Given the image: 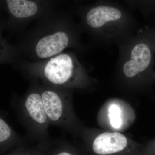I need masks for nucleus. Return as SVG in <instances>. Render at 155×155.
<instances>
[{"label":"nucleus","instance_id":"nucleus-9","mask_svg":"<svg viewBox=\"0 0 155 155\" xmlns=\"http://www.w3.org/2000/svg\"><path fill=\"white\" fill-rule=\"evenodd\" d=\"M8 8L14 17L29 18L38 14L44 0H6Z\"/></svg>","mask_w":155,"mask_h":155},{"label":"nucleus","instance_id":"nucleus-11","mask_svg":"<svg viewBox=\"0 0 155 155\" xmlns=\"http://www.w3.org/2000/svg\"><path fill=\"white\" fill-rule=\"evenodd\" d=\"M50 155H85L80 150L63 140H53Z\"/></svg>","mask_w":155,"mask_h":155},{"label":"nucleus","instance_id":"nucleus-8","mask_svg":"<svg viewBox=\"0 0 155 155\" xmlns=\"http://www.w3.org/2000/svg\"><path fill=\"white\" fill-rule=\"evenodd\" d=\"M24 144L25 139L16 132L6 118L0 114V155Z\"/></svg>","mask_w":155,"mask_h":155},{"label":"nucleus","instance_id":"nucleus-7","mask_svg":"<svg viewBox=\"0 0 155 155\" xmlns=\"http://www.w3.org/2000/svg\"><path fill=\"white\" fill-rule=\"evenodd\" d=\"M74 38L73 33L67 31H60L45 36L37 44V55L39 58H47L58 54L73 43Z\"/></svg>","mask_w":155,"mask_h":155},{"label":"nucleus","instance_id":"nucleus-10","mask_svg":"<svg viewBox=\"0 0 155 155\" xmlns=\"http://www.w3.org/2000/svg\"><path fill=\"white\" fill-rule=\"evenodd\" d=\"M53 142L45 144L37 143L32 147L21 145L2 155H50Z\"/></svg>","mask_w":155,"mask_h":155},{"label":"nucleus","instance_id":"nucleus-1","mask_svg":"<svg viewBox=\"0 0 155 155\" xmlns=\"http://www.w3.org/2000/svg\"><path fill=\"white\" fill-rule=\"evenodd\" d=\"M80 14L85 29L101 45H117L137 31L130 9L114 0H97L82 8Z\"/></svg>","mask_w":155,"mask_h":155},{"label":"nucleus","instance_id":"nucleus-13","mask_svg":"<svg viewBox=\"0 0 155 155\" xmlns=\"http://www.w3.org/2000/svg\"><path fill=\"white\" fill-rule=\"evenodd\" d=\"M130 10H139L142 14H148L155 9V0H123Z\"/></svg>","mask_w":155,"mask_h":155},{"label":"nucleus","instance_id":"nucleus-12","mask_svg":"<svg viewBox=\"0 0 155 155\" xmlns=\"http://www.w3.org/2000/svg\"><path fill=\"white\" fill-rule=\"evenodd\" d=\"M108 116L111 126L114 129H120L124 124L123 111L117 103H112L108 109Z\"/></svg>","mask_w":155,"mask_h":155},{"label":"nucleus","instance_id":"nucleus-5","mask_svg":"<svg viewBox=\"0 0 155 155\" xmlns=\"http://www.w3.org/2000/svg\"><path fill=\"white\" fill-rule=\"evenodd\" d=\"M39 88L50 125L79 135L83 127L74 112L70 90L52 85Z\"/></svg>","mask_w":155,"mask_h":155},{"label":"nucleus","instance_id":"nucleus-2","mask_svg":"<svg viewBox=\"0 0 155 155\" xmlns=\"http://www.w3.org/2000/svg\"><path fill=\"white\" fill-rule=\"evenodd\" d=\"M119 56L116 65V80L123 88L136 87L154 62L155 50L140 29L132 36L117 45Z\"/></svg>","mask_w":155,"mask_h":155},{"label":"nucleus","instance_id":"nucleus-6","mask_svg":"<svg viewBox=\"0 0 155 155\" xmlns=\"http://www.w3.org/2000/svg\"><path fill=\"white\" fill-rule=\"evenodd\" d=\"M79 136L96 155H127L132 151V141L118 132H103L92 137L82 129Z\"/></svg>","mask_w":155,"mask_h":155},{"label":"nucleus","instance_id":"nucleus-4","mask_svg":"<svg viewBox=\"0 0 155 155\" xmlns=\"http://www.w3.org/2000/svg\"><path fill=\"white\" fill-rule=\"evenodd\" d=\"M51 85L67 89H84L91 86L93 79L73 54H61L51 58L42 67L32 69Z\"/></svg>","mask_w":155,"mask_h":155},{"label":"nucleus","instance_id":"nucleus-3","mask_svg":"<svg viewBox=\"0 0 155 155\" xmlns=\"http://www.w3.org/2000/svg\"><path fill=\"white\" fill-rule=\"evenodd\" d=\"M11 104L24 125L27 138L37 143L45 144L52 141L48 130L49 122L39 87H33L23 96H13Z\"/></svg>","mask_w":155,"mask_h":155}]
</instances>
